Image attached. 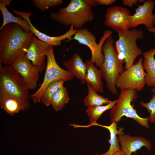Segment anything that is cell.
I'll return each instance as SVG.
<instances>
[{
    "label": "cell",
    "instance_id": "6da1fadb",
    "mask_svg": "<svg viewBox=\"0 0 155 155\" xmlns=\"http://www.w3.org/2000/svg\"><path fill=\"white\" fill-rule=\"evenodd\" d=\"M33 35L15 23L0 29V62L11 65L17 57L25 55Z\"/></svg>",
    "mask_w": 155,
    "mask_h": 155
},
{
    "label": "cell",
    "instance_id": "7a4b0ae2",
    "mask_svg": "<svg viewBox=\"0 0 155 155\" xmlns=\"http://www.w3.org/2000/svg\"><path fill=\"white\" fill-rule=\"evenodd\" d=\"M94 17L92 7L85 0H71L66 7H61L57 11L50 14L53 20L66 26L73 25L76 29L92 22Z\"/></svg>",
    "mask_w": 155,
    "mask_h": 155
},
{
    "label": "cell",
    "instance_id": "3957f363",
    "mask_svg": "<svg viewBox=\"0 0 155 155\" xmlns=\"http://www.w3.org/2000/svg\"><path fill=\"white\" fill-rule=\"evenodd\" d=\"M114 43L111 36L104 43L102 51L104 60L100 69L108 89L111 94L115 95L118 94L116 82L120 74L124 71L123 65L125 62L118 57Z\"/></svg>",
    "mask_w": 155,
    "mask_h": 155
},
{
    "label": "cell",
    "instance_id": "277c9868",
    "mask_svg": "<svg viewBox=\"0 0 155 155\" xmlns=\"http://www.w3.org/2000/svg\"><path fill=\"white\" fill-rule=\"evenodd\" d=\"M0 95L14 96L30 103L29 90L23 78L11 65L0 62Z\"/></svg>",
    "mask_w": 155,
    "mask_h": 155
},
{
    "label": "cell",
    "instance_id": "5b68a950",
    "mask_svg": "<svg viewBox=\"0 0 155 155\" xmlns=\"http://www.w3.org/2000/svg\"><path fill=\"white\" fill-rule=\"evenodd\" d=\"M117 32L119 39L115 42V47L119 57L124 61L126 70L133 64L138 56L143 55L141 49L136 44V41L143 38L144 32L142 30L136 29Z\"/></svg>",
    "mask_w": 155,
    "mask_h": 155
},
{
    "label": "cell",
    "instance_id": "8992f818",
    "mask_svg": "<svg viewBox=\"0 0 155 155\" xmlns=\"http://www.w3.org/2000/svg\"><path fill=\"white\" fill-rule=\"evenodd\" d=\"M138 97L137 91L135 90L125 89L121 90L117 102L110 113L111 122H119L123 116L132 119L141 126L149 128V117L142 118L140 116L131 104Z\"/></svg>",
    "mask_w": 155,
    "mask_h": 155
},
{
    "label": "cell",
    "instance_id": "52a82bcc",
    "mask_svg": "<svg viewBox=\"0 0 155 155\" xmlns=\"http://www.w3.org/2000/svg\"><path fill=\"white\" fill-rule=\"evenodd\" d=\"M46 56V66L42 83L37 91L30 96L35 104L40 102L43 93L50 84L59 80L68 81L74 78L70 72L62 68L57 64L55 59L53 46L50 45Z\"/></svg>",
    "mask_w": 155,
    "mask_h": 155
},
{
    "label": "cell",
    "instance_id": "ba28073f",
    "mask_svg": "<svg viewBox=\"0 0 155 155\" xmlns=\"http://www.w3.org/2000/svg\"><path fill=\"white\" fill-rule=\"evenodd\" d=\"M112 33L111 30L105 31L97 44L94 34L88 29L82 28L77 29L73 39L79 43L89 48L91 52V62L96 64V66L100 68L104 60V55L102 51V46L106 40L111 36Z\"/></svg>",
    "mask_w": 155,
    "mask_h": 155
},
{
    "label": "cell",
    "instance_id": "9c48e42d",
    "mask_svg": "<svg viewBox=\"0 0 155 155\" xmlns=\"http://www.w3.org/2000/svg\"><path fill=\"white\" fill-rule=\"evenodd\" d=\"M142 59L138 61L121 73L117 80V88L121 90L125 89L133 90L140 92L146 84V73L142 65Z\"/></svg>",
    "mask_w": 155,
    "mask_h": 155
},
{
    "label": "cell",
    "instance_id": "30bf717a",
    "mask_svg": "<svg viewBox=\"0 0 155 155\" xmlns=\"http://www.w3.org/2000/svg\"><path fill=\"white\" fill-rule=\"evenodd\" d=\"M131 16L126 8L118 6L109 7L106 13L104 23L117 32L128 30L130 28Z\"/></svg>",
    "mask_w": 155,
    "mask_h": 155
},
{
    "label": "cell",
    "instance_id": "8fae6325",
    "mask_svg": "<svg viewBox=\"0 0 155 155\" xmlns=\"http://www.w3.org/2000/svg\"><path fill=\"white\" fill-rule=\"evenodd\" d=\"M11 65L22 76L29 90H34L36 88L40 72L25 55L17 57Z\"/></svg>",
    "mask_w": 155,
    "mask_h": 155
},
{
    "label": "cell",
    "instance_id": "7c38bea8",
    "mask_svg": "<svg viewBox=\"0 0 155 155\" xmlns=\"http://www.w3.org/2000/svg\"><path fill=\"white\" fill-rule=\"evenodd\" d=\"M49 46L47 43L33 36L25 54L27 58L40 72L46 69V64L45 59Z\"/></svg>",
    "mask_w": 155,
    "mask_h": 155
},
{
    "label": "cell",
    "instance_id": "4fadbf2b",
    "mask_svg": "<svg viewBox=\"0 0 155 155\" xmlns=\"http://www.w3.org/2000/svg\"><path fill=\"white\" fill-rule=\"evenodd\" d=\"M13 12L18 16H20L25 19L28 22L30 26V32L37 37L38 39L52 46H58L62 44L61 41L66 39H71L72 36L74 35L77 31V29H75L73 26H70L69 30L63 35L59 36L53 37L48 36L42 32L37 29L32 24L30 17L32 15L31 12L20 11L12 9Z\"/></svg>",
    "mask_w": 155,
    "mask_h": 155
},
{
    "label": "cell",
    "instance_id": "5bb4252c",
    "mask_svg": "<svg viewBox=\"0 0 155 155\" xmlns=\"http://www.w3.org/2000/svg\"><path fill=\"white\" fill-rule=\"evenodd\" d=\"M155 2L148 0L135 9V13L131 15L130 21V27L136 28L141 24L144 25L148 29L154 27V16L152 12Z\"/></svg>",
    "mask_w": 155,
    "mask_h": 155
},
{
    "label": "cell",
    "instance_id": "9a60e30c",
    "mask_svg": "<svg viewBox=\"0 0 155 155\" xmlns=\"http://www.w3.org/2000/svg\"><path fill=\"white\" fill-rule=\"evenodd\" d=\"M121 150L125 155H131L133 152L145 147L150 152L152 150L151 142L146 138L140 136H131L129 134L118 135Z\"/></svg>",
    "mask_w": 155,
    "mask_h": 155
},
{
    "label": "cell",
    "instance_id": "2e32d148",
    "mask_svg": "<svg viewBox=\"0 0 155 155\" xmlns=\"http://www.w3.org/2000/svg\"><path fill=\"white\" fill-rule=\"evenodd\" d=\"M0 107L8 115L13 117L20 111L28 109L30 105L14 96L0 95Z\"/></svg>",
    "mask_w": 155,
    "mask_h": 155
},
{
    "label": "cell",
    "instance_id": "e0dca14e",
    "mask_svg": "<svg viewBox=\"0 0 155 155\" xmlns=\"http://www.w3.org/2000/svg\"><path fill=\"white\" fill-rule=\"evenodd\" d=\"M63 64L67 70L78 79L82 84H85L86 67L83 59L77 52L73 54L70 59L64 61Z\"/></svg>",
    "mask_w": 155,
    "mask_h": 155
},
{
    "label": "cell",
    "instance_id": "ac0fdd59",
    "mask_svg": "<svg viewBox=\"0 0 155 155\" xmlns=\"http://www.w3.org/2000/svg\"><path fill=\"white\" fill-rule=\"evenodd\" d=\"M84 62L86 67V82L89 83L97 92L103 93V83L102 80V76L100 70L95 66L89 59Z\"/></svg>",
    "mask_w": 155,
    "mask_h": 155
},
{
    "label": "cell",
    "instance_id": "d6986e66",
    "mask_svg": "<svg viewBox=\"0 0 155 155\" xmlns=\"http://www.w3.org/2000/svg\"><path fill=\"white\" fill-rule=\"evenodd\" d=\"M155 47L143 53L142 65L146 73V84L149 87H155Z\"/></svg>",
    "mask_w": 155,
    "mask_h": 155
},
{
    "label": "cell",
    "instance_id": "ffe728a7",
    "mask_svg": "<svg viewBox=\"0 0 155 155\" xmlns=\"http://www.w3.org/2000/svg\"><path fill=\"white\" fill-rule=\"evenodd\" d=\"M117 125V122L114 121L112 122L109 126L102 125L97 123L93 125L105 128L108 130L110 133V139L109 140V143L110 146L109 148L106 152L101 154V155H110L116 151L121 150V148L119 145V138L117 135L124 133L123 131L124 129L120 127L118 129Z\"/></svg>",
    "mask_w": 155,
    "mask_h": 155
},
{
    "label": "cell",
    "instance_id": "44dd1931",
    "mask_svg": "<svg viewBox=\"0 0 155 155\" xmlns=\"http://www.w3.org/2000/svg\"><path fill=\"white\" fill-rule=\"evenodd\" d=\"M0 10L2 14L3 22L0 28H1L5 25L10 23H15L21 26L26 32H30V26L27 21L20 16H14L7 9L6 6L0 1Z\"/></svg>",
    "mask_w": 155,
    "mask_h": 155
},
{
    "label": "cell",
    "instance_id": "7402d4cb",
    "mask_svg": "<svg viewBox=\"0 0 155 155\" xmlns=\"http://www.w3.org/2000/svg\"><path fill=\"white\" fill-rule=\"evenodd\" d=\"M117 99L111 101L108 104L105 105H100L88 107L86 111L88 116L89 118L90 124L87 126H80L74 124L75 128L77 127H89L93 126L97 123L96 121L98 119L102 114L106 111L112 109L117 103Z\"/></svg>",
    "mask_w": 155,
    "mask_h": 155
},
{
    "label": "cell",
    "instance_id": "603a6c76",
    "mask_svg": "<svg viewBox=\"0 0 155 155\" xmlns=\"http://www.w3.org/2000/svg\"><path fill=\"white\" fill-rule=\"evenodd\" d=\"M86 82L88 87V94L84 99V102L87 107L106 105L111 101L108 98L98 94L96 90L89 83Z\"/></svg>",
    "mask_w": 155,
    "mask_h": 155
},
{
    "label": "cell",
    "instance_id": "cb8c5ba5",
    "mask_svg": "<svg viewBox=\"0 0 155 155\" xmlns=\"http://www.w3.org/2000/svg\"><path fill=\"white\" fill-rule=\"evenodd\" d=\"M69 100L68 91L64 86L59 88L53 95L51 104L57 111L61 110Z\"/></svg>",
    "mask_w": 155,
    "mask_h": 155
},
{
    "label": "cell",
    "instance_id": "d4e9b609",
    "mask_svg": "<svg viewBox=\"0 0 155 155\" xmlns=\"http://www.w3.org/2000/svg\"><path fill=\"white\" fill-rule=\"evenodd\" d=\"M64 82L63 80H59L49 84L43 93L40 102L46 106H50L53 95L59 88L63 86Z\"/></svg>",
    "mask_w": 155,
    "mask_h": 155
},
{
    "label": "cell",
    "instance_id": "484cf974",
    "mask_svg": "<svg viewBox=\"0 0 155 155\" xmlns=\"http://www.w3.org/2000/svg\"><path fill=\"white\" fill-rule=\"evenodd\" d=\"M36 7L40 11H44L50 7L57 6L63 3L62 0H32Z\"/></svg>",
    "mask_w": 155,
    "mask_h": 155
},
{
    "label": "cell",
    "instance_id": "4316f807",
    "mask_svg": "<svg viewBox=\"0 0 155 155\" xmlns=\"http://www.w3.org/2000/svg\"><path fill=\"white\" fill-rule=\"evenodd\" d=\"M140 105L145 108L150 114L149 121L151 123H155V95L153 94L152 98L148 102L143 101L140 102Z\"/></svg>",
    "mask_w": 155,
    "mask_h": 155
},
{
    "label": "cell",
    "instance_id": "83f0119b",
    "mask_svg": "<svg viewBox=\"0 0 155 155\" xmlns=\"http://www.w3.org/2000/svg\"><path fill=\"white\" fill-rule=\"evenodd\" d=\"M99 5H111L116 1V0H96Z\"/></svg>",
    "mask_w": 155,
    "mask_h": 155
},
{
    "label": "cell",
    "instance_id": "f1b7e54d",
    "mask_svg": "<svg viewBox=\"0 0 155 155\" xmlns=\"http://www.w3.org/2000/svg\"><path fill=\"white\" fill-rule=\"evenodd\" d=\"M123 3L124 5H127L131 7L135 4H136L138 2V0H123Z\"/></svg>",
    "mask_w": 155,
    "mask_h": 155
},
{
    "label": "cell",
    "instance_id": "f546056e",
    "mask_svg": "<svg viewBox=\"0 0 155 155\" xmlns=\"http://www.w3.org/2000/svg\"><path fill=\"white\" fill-rule=\"evenodd\" d=\"M85 1L87 4L92 7L99 5L96 0H85Z\"/></svg>",
    "mask_w": 155,
    "mask_h": 155
},
{
    "label": "cell",
    "instance_id": "4dcf8cb0",
    "mask_svg": "<svg viewBox=\"0 0 155 155\" xmlns=\"http://www.w3.org/2000/svg\"><path fill=\"white\" fill-rule=\"evenodd\" d=\"M110 155H125L124 153L121 150H118L116 151Z\"/></svg>",
    "mask_w": 155,
    "mask_h": 155
},
{
    "label": "cell",
    "instance_id": "1f68e13d",
    "mask_svg": "<svg viewBox=\"0 0 155 155\" xmlns=\"http://www.w3.org/2000/svg\"><path fill=\"white\" fill-rule=\"evenodd\" d=\"M1 1L6 6L9 5L12 1L11 0H1Z\"/></svg>",
    "mask_w": 155,
    "mask_h": 155
},
{
    "label": "cell",
    "instance_id": "d6a6232c",
    "mask_svg": "<svg viewBox=\"0 0 155 155\" xmlns=\"http://www.w3.org/2000/svg\"><path fill=\"white\" fill-rule=\"evenodd\" d=\"M148 31L151 32L155 34V27H154L152 28L148 29Z\"/></svg>",
    "mask_w": 155,
    "mask_h": 155
},
{
    "label": "cell",
    "instance_id": "836d02e7",
    "mask_svg": "<svg viewBox=\"0 0 155 155\" xmlns=\"http://www.w3.org/2000/svg\"><path fill=\"white\" fill-rule=\"evenodd\" d=\"M151 92L153 93V94L155 95V87L153 88L151 90Z\"/></svg>",
    "mask_w": 155,
    "mask_h": 155
},
{
    "label": "cell",
    "instance_id": "e575fe53",
    "mask_svg": "<svg viewBox=\"0 0 155 155\" xmlns=\"http://www.w3.org/2000/svg\"><path fill=\"white\" fill-rule=\"evenodd\" d=\"M146 0H138V1L140 2V3H144L146 1Z\"/></svg>",
    "mask_w": 155,
    "mask_h": 155
},
{
    "label": "cell",
    "instance_id": "d590c367",
    "mask_svg": "<svg viewBox=\"0 0 155 155\" xmlns=\"http://www.w3.org/2000/svg\"><path fill=\"white\" fill-rule=\"evenodd\" d=\"M93 155H101L99 153H97L94 154Z\"/></svg>",
    "mask_w": 155,
    "mask_h": 155
},
{
    "label": "cell",
    "instance_id": "8d00e7d4",
    "mask_svg": "<svg viewBox=\"0 0 155 155\" xmlns=\"http://www.w3.org/2000/svg\"><path fill=\"white\" fill-rule=\"evenodd\" d=\"M154 25H155V14H154Z\"/></svg>",
    "mask_w": 155,
    "mask_h": 155
}]
</instances>
